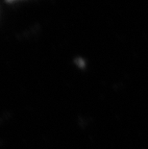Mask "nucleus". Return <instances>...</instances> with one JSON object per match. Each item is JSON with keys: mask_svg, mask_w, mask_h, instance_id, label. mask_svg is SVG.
Masks as SVG:
<instances>
[{"mask_svg": "<svg viewBox=\"0 0 148 149\" xmlns=\"http://www.w3.org/2000/svg\"><path fill=\"white\" fill-rule=\"evenodd\" d=\"M13 1H15V0H13Z\"/></svg>", "mask_w": 148, "mask_h": 149, "instance_id": "1", "label": "nucleus"}]
</instances>
